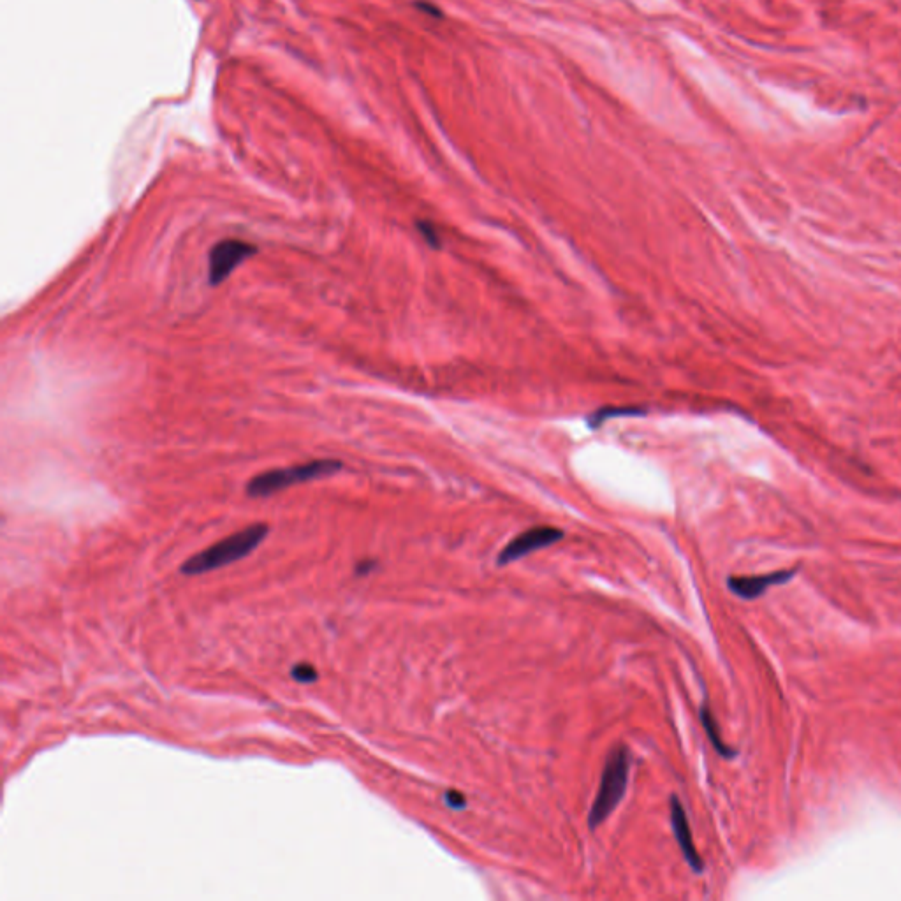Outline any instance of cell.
<instances>
[{
	"instance_id": "6da1fadb",
	"label": "cell",
	"mask_w": 901,
	"mask_h": 901,
	"mask_svg": "<svg viewBox=\"0 0 901 901\" xmlns=\"http://www.w3.org/2000/svg\"><path fill=\"white\" fill-rule=\"evenodd\" d=\"M270 534V527L266 523H254L243 528L240 532L229 535L219 543L208 546L206 550L199 551L194 557L185 560L180 567V572L185 576H201L206 572L217 571L226 565L235 564L238 560L249 557L250 553L263 544L264 539Z\"/></svg>"
},
{
	"instance_id": "7a4b0ae2",
	"label": "cell",
	"mask_w": 901,
	"mask_h": 901,
	"mask_svg": "<svg viewBox=\"0 0 901 901\" xmlns=\"http://www.w3.org/2000/svg\"><path fill=\"white\" fill-rule=\"evenodd\" d=\"M630 773L629 748L615 747L609 752L606 766L602 770L601 784L594 799V805L588 814V828H599L608 821L618 805L622 803L623 796L627 792Z\"/></svg>"
},
{
	"instance_id": "3957f363",
	"label": "cell",
	"mask_w": 901,
	"mask_h": 901,
	"mask_svg": "<svg viewBox=\"0 0 901 901\" xmlns=\"http://www.w3.org/2000/svg\"><path fill=\"white\" fill-rule=\"evenodd\" d=\"M342 463L331 458L312 460V462L291 465L284 469L266 470L259 476L252 477L247 483V495L250 499H263L279 491L287 490L296 484L308 483L315 479L335 476L342 470Z\"/></svg>"
},
{
	"instance_id": "277c9868",
	"label": "cell",
	"mask_w": 901,
	"mask_h": 901,
	"mask_svg": "<svg viewBox=\"0 0 901 901\" xmlns=\"http://www.w3.org/2000/svg\"><path fill=\"white\" fill-rule=\"evenodd\" d=\"M256 245L243 240H222L215 243L208 254V282L217 287L235 272L240 264L256 254Z\"/></svg>"
},
{
	"instance_id": "5b68a950",
	"label": "cell",
	"mask_w": 901,
	"mask_h": 901,
	"mask_svg": "<svg viewBox=\"0 0 901 901\" xmlns=\"http://www.w3.org/2000/svg\"><path fill=\"white\" fill-rule=\"evenodd\" d=\"M562 539H564V530H560L557 527H546L544 525V527L528 528L525 532H521L518 537H514L513 541L507 544L504 550L500 551V555L497 557V565L504 567V565L513 564L516 560H521V558L527 557L534 551L550 548V546L557 544Z\"/></svg>"
},
{
	"instance_id": "8992f818",
	"label": "cell",
	"mask_w": 901,
	"mask_h": 901,
	"mask_svg": "<svg viewBox=\"0 0 901 901\" xmlns=\"http://www.w3.org/2000/svg\"><path fill=\"white\" fill-rule=\"evenodd\" d=\"M799 569H787V571H775L761 576H729L727 588L736 597L743 601H755L766 594L771 587H780L794 579Z\"/></svg>"
},
{
	"instance_id": "52a82bcc",
	"label": "cell",
	"mask_w": 901,
	"mask_h": 901,
	"mask_svg": "<svg viewBox=\"0 0 901 901\" xmlns=\"http://www.w3.org/2000/svg\"><path fill=\"white\" fill-rule=\"evenodd\" d=\"M669 815H671L674 838H676L678 847L682 850L683 859L692 868V872L703 873L704 859L701 858V854L697 852L696 845H694L689 817H687L685 806H683L678 796H671V799H669Z\"/></svg>"
},
{
	"instance_id": "ba28073f",
	"label": "cell",
	"mask_w": 901,
	"mask_h": 901,
	"mask_svg": "<svg viewBox=\"0 0 901 901\" xmlns=\"http://www.w3.org/2000/svg\"><path fill=\"white\" fill-rule=\"evenodd\" d=\"M699 718H701V724H703L704 733L708 736V740H710L711 747L717 750L718 755H722L724 759L727 761H731L734 759L738 752L734 750L733 747H729L726 741L722 740V734H720V727H718L717 718L713 715V711H711L710 706L708 704H703L701 708H699Z\"/></svg>"
},
{
	"instance_id": "9c48e42d",
	"label": "cell",
	"mask_w": 901,
	"mask_h": 901,
	"mask_svg": "<svg viewBox=\"0 0 901 901\" xmlns=\"http://www.w3.org/2000/svg\"><path fill=\"white\" fill-rule=\"evenodd\" d=\"M645 412V409H641V407H602V409L595 411L594 414L588 418V425H590V428L597 430V428L604 425L608 419L622 418V416H641V414H645Z\"/></svg>"
},
{
	"instance_id": "30bf717a",
	"label": "cell",
	"mask_w": 901,
	"mask_h": 901,
	"mask_svg": "<svg viewBox=\"0 0 901 901\" xmlns=\"http://www.w3.org/2000/svg\"><path fill=\"white\" fill-rule=\"evenodd\" d=\"M416 228H418L419 235L425 238V242L432 247V249H440V236L437 233V229L433 226L430 220H418L416 222Z\"/></svg>"
},
{
	"instance_id": "8fae6325",
	"label": "cell",
	"mask_w": 901,
	"mask_h": 901,
	"mask_svg": "<svg viewBox=\"0 0 901 901\" xmlns=\"http://www.w3.org/2000/svg\"><path fill=\"white\" fill-rule=\"evenodd\" d=\"M291 676L298 683H314L317 680V671L310 664H296L291 669Z\"/></svg>"
},
{
	"instance_id": "7c38bea8",
	"label": "cell",
	"mask_w": 901,
	"mask_h": 901,
	"mask_svg": "<svg viewBox=\"0 0 901 901\" xmlns=\"http://www.w3.org/2000/svg\"><path fill=\"white\" fill-rule=\"evenodd\" d=\"M444 803L451 810H465L467 808V798L463 796L462 792L453 791V789L444 792Z\"/></svg>"
},
{
	"instance_id": "4fadbf2b",
	"label": "cell",
	"mask_w": 901,
	"mask_h": 901,
	"mask_svg": "<svg viewBox=\"0 0 901 901\" xmlns=\"http://www.w3.org/2000/svg\"><path fill=\"white\" fill-rule=\"evenodd\" d=\"M374 569V560H365V562H359L358 567H356V574H358V576H367V574H370Z\"/></svg>"
},
{
	"instance_id": "5bb4252c",
	"label": "cell",
	"mask_w": 901,
	"mask_h": 901,
	"mask_svg": "<svg viewBox=\"0 0 901 901\" xmlns=\"http://www.w3.org/2000/svg\"><path fill=\"white\" fill-rule=\"evenodd\" d=\"M416 6H418L419 9H423V11H425L426 15L435 16V18H442V13H440V9L435 8V6H433V4H428V2H418V4H416Z\"/></svg>"
}]
</instances>
